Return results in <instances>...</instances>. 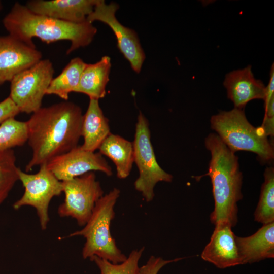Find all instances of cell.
Masks as SVG:
<instances>
[{"label":"cell","instance_id":"6da1fadb","mask_svg":"<svg viewBox=\"0 0 274 274\" xmlns=\"http://www.w3.org/2000/svg\"><path fill=\"white\" fill-rule=\"evenodd\" d=\"M83 117L81 108L70 101L41 107L32 113L26 121L27 142L32 151L26 171L77 147L82 136Z\"/></svg>","mask_w":274,"mask_h":274},{"label":"cell","instance_id":"7a4b0ae2","mask_svg":"<svg viewBox=\"0 0 274 274\" xmlns=\"http://www.w3.org/2000/svg\"><path fill=\"white\" fill-rule=\"evenodd\" d=\"M204 142L211 154L208 172L195 179L199 180L204 176L211 179L214 199V209L210 215L211 223L215 225L226 222L234 227L237 223V202L243 197V175L238 158L216 133L209 134Z\"/></svg>","mask_w":274,"mask_h":274},{"label":"cell","instance_id":"3957f363","mask_svg":"<svg viewBox=\"0 0 274 274\" xmlns=\"http://www.w3.org/2000/svg\"><path fill=\"white\" fill-rule=\"evenodd\" d=\"M3 23L9 35L28 44L38 38L46 44L61 40L71 43L68 55L80 47L89 45L97 33V28L87 20L74 23L32 12L25 5L17 2L4 17Z\"/></svg>","mask_w":274,"mask_h":274},{"label":"cell","instance_id":"277c9868","mask_svg":"<svg viewBox=\"0 0 274 274\" xmlns=\"http://www.w3.org/2000/svg\"><path fill=\"white\" fill-rule=\"evenodd\" d=\"M120 195V190L117 188L104 195L96 203L84 227L69 235V237L82 236L86 239L82 251L84 259L96 256L115 264L126 259L127 256L118 248L110 231L111 223L115 216L114 208Z\"/></svg>","mask_w":274,"mask_h":274},{"label":"cell","instance_id":"5b68a950","mask_svg":"<svg viewBox=\"0 0 274 274\" xmlns=\"http://www.w3.org/2000/svg\"><path fill=\"white\" fill-rule=\"evenodd\" d=\"M210 123L211 128L233 152L249 151L263 162L273 160V145L260 126L254 127L250 123L243 109L221 111L211 117Z\"/></svg>","mask_w":274,"mask_h":274},{"label":"cell","instance_id":"8992f818","mask_svg":"<svg viewBox=\"0 0 274 274\" xmlns=\"http://www.w3.org/2000/svg\"><path fill=\"white\" fill-rule=\"evenodd\" d=\"M134 163L139 172V177L134 183L135 189L141 193L147 202L152 201L155 196L154 187L160 182H171L173 177L164 170L156 160L151 140V132L147 119L140 112L135 125Z\"/></svg>","mask_w":274,"mask_h":274},{"label":"cell","instance_id":"52a82bcc","mask_svg":"<svg viewBox=\"0 0 274 274\" xmlns=\"http://www.w3.org/2000/svg\"><path fill=\"white\" fill-rule=\"evenodd\" d=\"M54 73L52 62L48 59H42L12 79L9 97L20 112L33 113L42 107Z\"/></svg>","mask_w":274,"mask_h":274},{"label":"cell","instance_id":"ba28073f","mask_svg":"<svg viewBox=\"0 0 274 274\" xmlns=\"http://www.w3.org/2000/svg\"><path fill=\"white\" fill-rule=\"evenodd\" d=\"M19 180L24 187L21 197L13 205L15 210L28 206L36 210L42 230H46L49 221L48 209L55 196L63 192L62 181L48 168L46 164L40 166L36 174H30L19 169Z\"/></svg>","mask_w":274,"mask_h":274},{"label":"cell","instance_id":"9c48e42d","mask_svg":"<svg viewBox=\"0 0 274 274\" xmlns=\"http://www.w3.org/2000/svg\"><path fill=\"white\" fill-rule=\"evenodd\" d=\"M62 182L65 198L58 207L59 216L72 217L79 226H84L96 203L104 195L100 182L93 172Z\"/></svg>","mask_w":274,"mask_h":274},{"label":"cell","instance_id":"30bf717a","mask_svg":"<svg viewBox=\"0 0 274 274\" xmlns=\"http://www.w3.org/2000/svg\"><path fill=\"white\" fill-rule=\"evenodd\" d=\"M119 8L115 2L107 4L98 0L87 21L92 23L99 21L108 25L113 31L117 41V46L124 57L128 61L132 69L139 73L146 56L136 33L121 24L116 17Z\"/></svg>","mask_w":274,"mask_h":274},{"label":"cell","instance_id":"8fae6325","mask_svg":"<svg viewBox=\"0 0 274 274\" xmlns=\"http://www.w3.org/2000/svg\"><path fill=\"white\" fill-rule=\"evenodd\" d=\"M46 166L60 181L92 171L101 172L108 176L113 174L112 167L101 154L85 150L81 146L53 158Z\"/></svg>","mask_w":274,"mask_h":274},{"label":"cell","instance_id":"7c38bea8","mask_svg":"<svg viewBox=\"0 0 274 274\" xmlns=\"http://www.w3.org/2000/svg\"><path fill=\"white\" fill-rule=\"evenodd\" d=\"M42 59L35 44H28L10 35L0 36V85Z\"/></svg>","mask_w":274,"mask_h":274},{"label":"cell","instance_id":"4fadbf2b","mask_svg":"<svg viewBox=\"0 0 274 274\" xmlns=\"http://www.w3.org/2000/svg\"><path fill=\"white\" fill-rule=\"evenodd\" d=\"M231 225L221 222L215 225L209 243L201 254V258L219 268L242 264L235 237Z\"/></svg>","mask_w":274,"mask_h":274},{"label":"cell","instance_id":"5bb4252c","mask_svg":"<svg viewBox=\"0 0 274 274\" xmlns=\"http://www.w3.org/2000/svg\"><path fill=\"white\" fill-rule=\"evenodd\" d=\"M98 0H32L26 6L32 12L74 23H82L92 12Z\"/></svg>","mask_w":274,"mask_h":274},{"label":"cell","instance_id":"9a60e30c","mask_svg":"<svg viewBox=\"0 0 274 274\" xmlns=\"http://www.w3.org/2000/svg\"><path fill=\"white\" fill-rule=\"evenodd\" d=\"M223 85L235 108L243 109L250 101L265 98L266 86L255 78L250 65L228 73Z\"/></svg>","mask_w":274,"mask_h":274},{"label":"cell","instance_id":"2e32d148","mask_svg":"<svg viewBox=\"0 0 274 274\" xmlns=\"http://www.w3.org/2000/svg\"><path fill=\"white\" fill-rule=\"evenodd\" d=\"M242 264L253 263L274 257V222L263 225L247 237L236 236Z\"/></svg>","mask_w":274,"mask_h":274},{"label":"cell","instance_id":"e0dca14e","mask_svg":"<svg viewBox=\"0 0 274 274\" xmlns=\"http://www.w3.org/2000/svg\"><path fill=\"white\" fill-rule=\"evenodd\" d=\"M111 133L109 120L104 114L98 100L90 98L83 117L84 142L81 147L85 150L95 152Z\"/></svg>","mask_w":274,"mask_h":274},{"label":"cell","instance_id":"ac0fdd59","mask_svg":"<svg viewBox=\"0 0 274 274\" xmlns=\"http://www.w3.org/2000/svg\"><path fill=\"white\" fill-rule=\"evenodd\" d=\"M111 67V58L108 56L102 57L94 63H87L74 92L85 94L90 99L99 100L104 97Z\"/></svg>","mask_w":274,"mask_h":274},{"label":"cell","instance_id":"d6986e66","mask_svg":"<svg viewBox=\"0 0 274 274\" xmlns=\"http://www.w3.org/2000/svg\"><path fill=\"white\" fill-rule=\"evenodd\" d=\"M98 150L100 154L113 162L118 178L124 179L129 176L134 163L132 142L118 134L111 133L104 141Z\"/></svg>","mask_w":274,"mask_h":274},{"label":"cell","instance_id":"ffe728a7","mask_svg":"<svg viewBox=\"0 0 274 274\" xmlns=\"http://www.w3.org/2000/svg\"><path fill=\"white\" fill-rule=\"evenodd\" d=\"M86 64L79 57L71 59L61 73L53 78L46 94H54L67 100L70 93L74 92L78 87Z\"/></svg>","mask_w":274,"mask_h":274},{"label":"cell","instance_id":"44dd1931","mask_svg":"<svg viewBox=\"0 0 274 274\" xmlns=\"http://www.w3.org/2000/svg\"><path fill=\"white\" fill-rule=\"evenodd\" d=\"M259 201L254 212L255 221L263 225L274 222V169L268 167L264 173Z\"/></svg>","mask_w":274,"mask_h":274},{"label":"cell","instance_id":"7402d4cb","mask_svg":"<svg viewBox=\"0 0 274 274\" xmlns=\"http://www.w3.org/2000/svg\"><path fill=\"white\" fill-rule=\"evenodd\" d=\"M13 149L0 151V204L19 180V169Z\"/></svg>","mask_w":274,"mask_h":274},{"label":"cell","instance_id":"603a6c76","mask_svg":"<svg viewBox=\"0 0 274 274\" xmlns=\"http://www.w3.org/2000/svg\"><path fill=\"white\" fill-rule=\"evenodd\" d=\"M27 141L26 121L15 118L7 119L0 124V151L23 146Z\"/></svg>","mask_w":274,"mask_h":274},{"label":"cell","instance_id":"cb8c5ba5","mask_svg":"<svg viewBox=\"0 0 274 274\" xmlns=\"http://www.w3.org/2000/svg\"><path fill=\"white\" fill-rule=\"evenodd\" d=\"M144 250L143 247L132 250L126 259L120 263H113L96 256L89 259L97 266L100 274H138L139 262Z\"/></svg>","mask_w":274,"mask_h":274},{"label":"cell","instance_id":"d4e9b609","mask_svg":"<svg viewBox=\"0 0 274 274\" xmlns=\"http://www.w3.org/2000/svg\"><path fill=\"white\" fill-rule=\"evenodd\" d=\"M184 258H177L165 260L160 257L151 256L146 263L139 267L138 274H158L159 270L165 265L177 262Z\"/></svg>","mask_w":274,"mask_h":274},{"label":"cell","instance_id":"484cf974","mask_svg":"<svg viewBox=\"0 0 274 274\" xmlns=\"http://www.w3.org/2000/svg\"><path fill=\"white\" fill-rule=\"evenodd\" d=\"M19 113L17 107L9 96L0 102V124L8 119L15 118Z\"/></svg>","mask_w":274,"mask_h":274},{"label":"cell","instance_id":"4316f807","mask_svg":"<svg viewBox=\"0 0 274 274\" xmlns=\"http://www.w3.org/2000/svg\"><path fill=\"white\" fill-rule=\"evenodd\" d=\"M274 97V67L273 64L270 72V79L268 85L265 87V95L264 99V105L267 104L270 99Z\"/></svg>","mask_w":274,"mask_h":274},{"label":"cell","instance_id":"83f0119b","mask_svg":"<svg viewBox=\"0 0 274 274\" xmlns=\"http://www.w3.org/2000/svg\"><path fill=\"white\" fill-rule=\"evenodd\" d=\"M260 127L267 137L273 138L274 134V117L264 116L262 125Z\"/></svg>","mask_w":274,"mask_h":274},{"label":"cell","instance_id":"f1b7e54d","mask_svg":"<svg viewBox=\"0 0 274 274\" xmlns=\"http://www.w3.org/2000/svg\"><path fill=\"white\" fill-rule=\"evenodd\" d=\"M2 9V5L1 2L0 1V10H1Z\"/></svg>","mask_w":274,"mask_h":274}]
</instances>
